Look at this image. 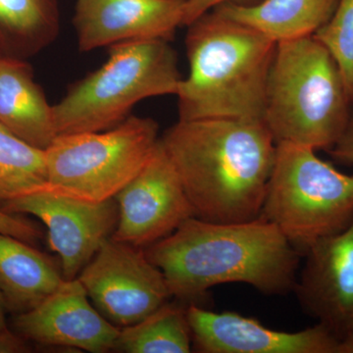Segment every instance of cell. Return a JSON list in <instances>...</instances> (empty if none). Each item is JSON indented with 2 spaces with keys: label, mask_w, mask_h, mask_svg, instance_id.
<instances>
[{
  "label": "cell",
  "mask_w": 353,
  "mask_h": 353,
  "mask_svg": "<svg viewBox=\"0 0 353 353\" xmlns=\"http://www.w3.org/2000/svg\"><path fill=\"white\" fill-rule=\"evenodd\" d=\"M292 292L306 314L343 341L353 336V221L303 255Z\"/></svg>",
  "instance_id": "8fae6325"
},
{
  "label": "cell",
  "mask_w": 353,
  "mask_h": 353,
  "mask_svg": "<svg viewBox=\"0 0 353 353\" xmlns=\"http://www.w3.org/2000/svg\"><path fill=\"white\" fill-rule=\"evenodd\" d=\"M0 123L39 150H46L58 136L53 105L28 60L0 58Z\"/></svg>",
  "instance_id": "9a60e30c"
},
{
  "label": "cell",
  "mask_w": 353,
  "mask_h": 353,
  "mask_svg": "<svg viewBox=\"0 0 353 353\" xmlns=\"http://www.w3.org/2000/svg\"><path fill=\"white\" fill-rule=\"evenodd\" d=\"M188 0H77L73 24L80 51L126 41H170Z\"/></svg>",
  "instance_id": "5bb4252c"
},
{
  "label": "cell",
  "mask_w": 353,
  "mask_h": 353,
  "mask_svg": "<svg viewBox=\"0 0 353 353\" xmlns=\"http://www.w3.org/2000/svg\"><path fill=\"white\" fill-rule=\"evenodd\" d=\"M329 154L338 161L353 164V108L350 123L345 134L333 148L328 150Z\"/></svg>",
  "instance_id": "603a6c76"
},
{
  "label": "cell",
  "mask_w": 353,
  "mask_h": 353,
  "mask_svg": "<svg viewBox=\"0 0 353 353\" xmlns=\"http://www.w3.org/2000/svg\"><path fill=\"white\" fill-rule=\"evenodd\" d=\"M261 216L301 253L353 221V175L323 161L309 146L276 143Z\"/></svg>",
  "instance_id": "8992f818"
},
{
  "label": "cell",
  "mask_w": 353,
  "mask_h": 353,
  "mask_svg": "<svg viewBox=\"0 0 353 353\" xmlns=\"http://www.w3.org/2000/svg\"><path fill=\"white\" fill-rule=\"evenodd\" d=\"M30 341L7 327L0 332V353L1 352H30Z\"/></svg>",
  "instance_id": "d4e9b609"
},
{
  "label": "cell",
  "mask_w": 353,
  "mask_h": 353,
  "mask_svg": "<svg viewBox=\"0 0 353 353\" xmlns=\"http://www.w3.org/2000/svg\"><path fill=\"white\" fill-rule=\"evenodd\" d=\"M78 279L94 307L120 329L141 321L172 297L163 272L143 248L111 238Z\"/></svg>",
  "instance_id": "ba28073f"
},
{
  "label": "cell",
  "mask_w": 353,
  "mask_h": 353,
  "mask_svg": "<svg viewBox=\"0 0 353 353\" xmlns=\"http://www.w3.org/2000/svg\"><path fill=\"white\" fill-rule=\"evenodd\" d=\"M59 30L57 0H0L1 57H34L57 39Z\"/></svg>",
  "instance_id": "ac0fdd59"
},
{
  "label": "cell",
  "mask_w": 353,
  "mask_h": 353,
  "mask_svg": "<svg viewBox=\"0 0 353 353\" xmlns=\"http://www.w3.org/2000/svg\"><path fill=\"white\" fill-rule=\"evenodd\" d=\"M115 199L119 218L111 239L143 250L194 217L180 176L160 139L152 157Z\"/></svg>",
  "instance_id": "30bf717a"
},
{
  "label": "cell",
  "mask_w": 353,
  "mask_h": 353,
  "mask_svg": "<svg viewBox=\"0 0 353 353\" xmlns=\"http://www.w3.org/2000/svg\"><path fill=\"white\" fill-rule=\"evenodd\" d=\"M188 28L190 75L176 94L179 120H263L277 43L214 10Z\"/></svg>",
  "instance_id": "3957f363"
},
{
  "label": "cell",
  "mask_w": 353,
  "mask_h": 353,
  "mask_svg": "<svg viewBox=\"0 0 353 353\" xmlns=\"http://www.w3.org/2000/svg\"><path fill=\"white\" fill-rule=\"evenodd\" d=\"M352 103L336 60L314 37L277 43L264 122L281 141L328 150L350 123Z\"/></svg>",
  "instance_id": "277c9868"
},
{
  "label": "cell",
  "mask_w": 353,
  "mask_h": 353,
  "mask_svg": "<svg viewBox=\"0 0 353 353\" xmlns=\"http://www.w3.org/2000/svg\"><path fill=\"white\" fill-rule=\"evenodd\" d=\"M48 181L46 150L28 145L0 123V209Z\"/></svg>",
  "instance_id": "ffe728a7"
},
{
  "label": "cell",
  "mask_w": 353,
  "mask_h": 353,
  "mask_svg": "<svg viewBox=\"0 0 353 353\" xmlns=\"http://www.w3.org/2000/svg\"><path fill=\"white\" fill-rule=\"evenodd\" d=\"M187 315L197 352L340 353L341 341L320 323L288 333L239 313H216L197 304H189Z\"/></svg>",
  "instance_id": "4fadbf2b"
},
{
  "label": "cell",
  "mask_w": 353,
  "mask_h": 353,
  "mask_svg": "<svg viewBox=\"0 0 353 353\" xmlns=\"http://www.w3.org/2000/svg\"><path fill=\"white\" fill-rule=\"evenodd\" d=\"M158 132L152 118L129 116L106 131L58 134L46 150L48 183L88 201L115 199L152 157Z\"/></svg>",
  "instance_id": "52a82bcc"
},
{
  "label": "cell",
  "mask_w": 353,
  "mask_h": 353,
  "mask_svg": "<svg viewBox=\"0 0 353 353\" xmlns=\"http://www.w3.org/2000/svg\"><path fill=\"white\" fill-rule=\"evenodd\" d=\"M145 252L163 272L172 297L190 304L227 283L284 296L294 290L303 256L262 216L232 224L190 217Z\"/></svg>",
  "instance_id": "6da1fadb"
},
{
  "label": "cell",
  "mask_w": 353,
  "mask_h": 353,
  "mask_svg": "<svg viewBox=\"0 0 353 353\" xmlns=\"http://www.w3.org/2000/svg\"><path fill=\"white\" fill-rule=\"evenodd\" d=\"M0 233L15 236L32 245L43 236L38 226L23 215L10 214L0 209Z\"/></svg>",
  "instance_id": "7402d4cb"
},
{
  "label": "cell",
  "mask_w": 353,
  "mask_h": 353,
  "mask_svg": "<svg viewBox=\"0 0 353 353\" xmlns=\"http://www.w3.org/2000/svg\"><path fill=\"white\" fill-rule=\"evenodd\" d=\"M160 141L194 217L232 224L261 216L276 154L263 120H179Z\"/></svg>",
  "instance_id": "7a4b0ae2"
},
{
  "label": "cell",
  "mask_w": 353,
  "mask_h": 353,
  "mask_svg": "<svg viewBox=\"0 0 353 353\" xmlns=\"http://www.w3.org/2000/svg\"><path fill=\"white\" fill-rule=\"evenodd\" d=\"M6 313V301H4L3 296H2L1 292H0V332L7 328Z\"/></svg>",
  "instance_id": "484cf974"
},
{
  "label": "cell",
  "mask_w": 353,
  "mask_h": 353,
  "mask_svg": "<svg viewBox=\"0 0 353 353\" xmlns=\"http://www.w3.org/2000/svg\"><path fill=\"white\" fill-rule=\"evenodd\" d=\"M340 0H264L256 6L226 2L214 11L248 26L275 43L313 36L331 19Z\"/></svg>",
  "instance_id": "e0dca14e"
},
{
  "label": "cell",
  "mask_w": 353,
  "mask_h": 353,
  "mask_svg": "<svg viewBox=\"0 0 353 353\" xmlns=\"http://www.w3.org/2000/svg\"><path fill=\"white\" fill-rule=\"evenodd\" d=\"M12 328L32 343L92 353L113 350L120 334L90 303L78 278L64 280L36 307L14 315Z\"/></svg>",
  "instance_id": "7c38bea8"
},
{
  "label": "cell",
  "mask_w": 353,
  "mask_h": 353,
  "mask_svg": "<svg viewBox=\"0 0 353 353\" xmlns=\"http://www.w3.org/2000/svg\"><path fill=\"white\" fill-rule=\"evenodd\" d=\"M1 210L34 216L46 225L48 245L58 254L65 280L78 278L102 243L112 236L119 218L115 199L88 201L48 183L9 201Z\"/></svg>",
  "instance_id": "9c48e42d"
},
{
  "label": "cell",
  "mask_w": 353,
  "mask_h": 353,
  "mask_svg": "<svg viewBox=\"0 0 353 353\" xmlns=\"http://www.w3.org/2000/svg\"><path fill=\"white\" fill-rule=\"evenodd\" d=\"M313 37L336 60L353 105V0H340L331 19Z\"/></svg>",
  "instance_id": "44dd1931"
},
{
  "label": "cell",
  "mask_w": 353,
  "mask_h": 353,
  "mask_svg": "<svg viewBox=\"0 0 353 353\" xmlns=\"http://www.w3.org/2000/svg\"><path fill=\"white\" fill-rule=\"evenodd\" d=\"M187 308L167 301L152 314L120 329L115 352L126 353H189L192 334Z\"/></svg>",
  "instance_id": "d6986e66"
},
{
  "label": "cell",
  "mask_w": 353,
  "mask_h": 353,
  "mask_svg": "<svg viewBox=\"0 0 353 353\" xmlns=\"http://www.w3.org/2000/svg\"><path fill=\"white\" fill-rule=\"evenodd\" d=\"M64 280L59 259L0 233V292L7 312L17 315L31 310Z\"/></svg>",
  "instance_id": "2e32d148"
},
{
  "label": "cell",
  "mask_w": 353,
  "mask_h": 353,
  "mask_svg": "<svg viewBox=\"0 0 353 353\" xmlns=\"http://www.w3.org/2000/svg\"><path fill=\"white\" fill-rule=\"evenodd\" d=\"M226 2H234V0H188L183 13V26L188 27L210 9Z\"/></svg>",
  "instance_id": "cb8c5ba5"
},
{
  "label": "cell",
  "mask_w": 353,
  "mask_h": 353,
  "mask_svg": "<svg viewBox=\"0 0 353 353\" xmlns=\"http://www.w3.org/2000/svg\"><path fill=\"white\" fill-rule=\"evenodd\" d=\"M0 58H1V55H0Z\"/></svg>",
  "instance_id": "4316f807"
},
{
  "label": "cell",
  "mask_w": 353,
  "mask_h": 353,
  "mask_svg": "<svg viewBox=\"0 0 353 353\" xmlns=\"http://www.w3.org/2000/svg\"><path fill=\"white\" fill-rule=\"evenodd\" d=\"M109 48L105 63L71 85L53 105L58 134L112 129L139 101L178 92L183 79L169 41H126Z\"/></svg>",
  "instance_id": "5b68a950"
}]
</instances>
